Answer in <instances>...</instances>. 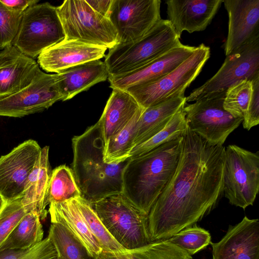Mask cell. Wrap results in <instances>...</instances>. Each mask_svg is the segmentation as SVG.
I'll use <instances>...</instances> for the list:
<instances>
[{
	"label": "cell",
	"instance_id": "1",
	"mask_svg": "<svg viewBox=\"0 0 259 259\" xmlns=\"http://www.w3.org/2000/svg\"><path fill=\"white\" fill-rule=\"evenodd\" d=\"M225 150L187 126L176 172L148 215L152 242L193 226L214 207L224 194Z\"/></svg>",
	"mask_w": 259,
	"mask_h": 259
},
{
	"label": "cell",
	"instance_id": "34",
	"mask_svg": "<svg viewBox=\"0 0 259 259\" xmlns=\"http://www.w3.org/2000/svg\"><path fill=\"white\" fill-rule=\"evenodd\" d=\"M167 240L191 255L212 243L209 232L196 225L183 229Z\"/></svg>",
	"mask_w": 259,
	"mask_h": 259
},
{
	"label": "cell",
	"instance_id": "39",
	"mask_svg": "<svg viewBox=\"0 0 259 259\" xmlns=\"http://www.w3.org/2000/svg\"><path fill=\"white\" fill-rule=\"evenodd\" d=\"M38 2V0H0V2L8 8L22 12Z\"/></svg>",
	"mask_w": 259,
	"mask_h": 259
},
{
	"label": "cell",
	"instance_id": "11",
	"mask_svg": "<svg viewBox=\"0 0 259 259\" xmlns=\"http://www.w3.org/2000/svg\"><path fill=\"white\" fill-rule=\"evenodd\" d=\"M259 76V35L226 56L217 72L186 97V102L195 101L205 96L226 92L244 79Z\"/></svg>",
	"mask_w": 259,
	"mask_h": 259
},
{
	"label": "cell",
	"instance_id": "32",
	"mask_svg": "<svg viewBox=\"0 0 259 259\" xmlns=\"http://www.w3.org/2000/svg\"><path fill=\"white\" fill-rule=\"evenodd\" d=\"M75 199L91 232L103 251L114 252L125 249L108 231L93 205L82 196Z\"/></svg>",
	"mask_w": 259,
	"mask_h": 259
},
{
	"label": "cell",
	"instance_id": "24",
	"mask_svg": "<svg viewBox=\"0 0 259 259\" xmlns=\"http://www.w3.org/2000/svg\"><path fill=\"white\" fill-rule=\"evenodd\" d=\"M49 147L41 148L40 157L30 174L21 198L28 212L36 211L40 220L47 218L49 205L48 190L52 170L49 159Z\"/></svg>",
	"mask_w": 259,
	"mask_h": 259
},
{
	"label": "cell",
	"instance_id": "27",
	"mask_svg": "<svg viewBox=\"0 0 259 259\" xmlns=\"http://www.w3.org/2000/svg\"><path fill=\"white\" fill-rule=\"evenodd\" d=\"M39 214L27 212L3 243L0 251L7 249H26L41 242L44 230Z\"/></svg>",
	"mask_w": 259,
	"mask_h": 259
},
{
	"label": "cell",
	"instance_id": "17",
	"mask_svg": "<svg viewBox=\"0 0 259 259\" xmlns=\"http://www.w3.org/2000/svg\"><path fill=\"white\" fill-rule=\"evenodd\" d=\"M229 17L227 56L259 35V0L223 1Z\"/></svg>",
	"mask_w": 259,
	"mask_h": 259
},
{
	"label": "cell",
	"instance_id": "41",
	"mask_svg": "<svg viewBox=\"0 0 259 259\" xmlns=\"http://www.w3.org/2000/svg\"><path fill=\"white\" fill-rule=\"evenodd\" d=\"M6 202L3 198L0 195V212L6 204Z\"/></svg>",
	"mask_w": 259,
	"mask_h": 259
},
{
	"label": "cell",
	"instance_id": "9",
	"mask_svg": "<svg viewBox=\"0 0 259 259\" xmlns=\"http://www.w3.org/2000/svg\"><path fill=\"white\" fill-rule=\"evenodd\" d=\"M65 37L57 7L45 2L32 6L23 12L12 45L34 59Z\"/></svg>",
	"mask_w": 259,
	"mask_h": 259
},
{
	"label": "cell",
	"instance_id": "3",
	"mask_svg": "<svg viewBox=\"0 0 259 259\" xmlns=\"http://www.w3.org/2000/svg\"><path fill=\"white\" fill-rule=\"evenodd\" d=\"M104 143L98 122L72 139L71 169L81 196L93 205L122 193V172L128 159L117 164L103 159Z\"/></svg>",
	"mask_w": 259,
	"mask_h": 259
},
{
	"label": "cell",
	"instance_id": "42",
	"mask_svg": "<svg viewBox=\"0 0 259 259\" xmlns=\"http://www.w3.org/2000/svg\"><path fill=\"white\" fill-rule=\"evenodd\" d=\"M56 259H62V258L59 257V256H57V258Z\"/></svg>",
	"mask_w": 259,
	"mask_h": 259
},
{
	"label": "cell",
	"instance_id": "26",
	"mask_svg": "<svg viewBox=\"0 0 259 259\" xmlns=\"http://www.w3.org/2000/svg\"><path fill=\"white\" fill-rule=\"evenodd\" d=\"M94 259H192L185 250L168 240L153 241L137 248L102 252Z\"/></svg>",
	"mask_w": 259,
	"mask_h": 259
},
{
	"label": "cell",
	"instance_id": "16",
	"mask_svg": "<svg viewBox=\"0 0 259 259\" xmlns=\"http://www.w3.org/2000/svg\"><path fill=\"white\" fill-rule=\"evenodd\" d=\"M107 48L64 38L42 52L37 63L44 70L56 73L67 68L105 57Z\"/></svg>",
	"mask_w": 259,
	"mask_h": 259
},
{
	"label": "cell",
	"instance_id": "29",
	"mask_svg": "<svg viewBox=\"0 0 259 259\" xmlns=\"http://www.w3.org/2000/svg\"><path fill=\"white\" fill-rule=\"evenodd\" d=\"M184 107L172 116L161 131L146 141L134 147L130 157L133 158L143 155L164 143L182 136L187 126Z\"/></svg>",
	"mask_w": 259,
	"mask_h": 259
},
{
	"label": "cell",
	"instance_id": "30",
	"mask_svg": "<svg viewBox=\"0 0 259 259\" xmlns=\"http://www.w3.org/2000/svg\"><path fill=\"white\" fill-rule=\"evenodd\" d=\"M79 196H81V193L71 168L63 164L52 170L48 190L49 204Z\"/></svg>",
	"mask_w": 259,
	"mask_h": 259
},
{
	"label": "cell",
	"instance_id": "28",
	"mask_svg": "<svg viewBox=\"0 0 259 259\" xmlns=\"http://www.w3.org/2000/svg\"><path fill=\"white\" fill-rule=\"evenodd\" d=\"M145 109L142 108L119 133L104 144L103 159L108 164H117L130 158L138 121Z\"/></svg>",
	"mask_w": 259,
	"mask_h": 259
},
{
	"label": "cell",
	"instance_id": "12",
	"mask_svg": "<svg viewBox=\"0 0 259 259\" xmlns=\"http://www.w3.org/2000/svg\"><path fill=\"white\" fill-rule=\"evenodd\" d=\"M160 0H113L109 19L117 31L119 44L136 41L161 19Z\"/></svg>",
	"mask_w": 259,
	"mask_h": 259
},
{
	"label": "cell",
	"instance_id": "6",
	"mask_svg": "<svg viewBox=\"0 0 259 259\" xmlns=\"http://www.w3.org/2000/svg\"><path fill=\"white\" fill-rule=\"evenodd\" d=\"M209 47L201 44L193 54L166 75L124 90L146 109L168 99L184 96L186 89L195 79L209 58Z\"/></svg>",
	"mask_w": 259,
	"mask_h": 259
},
{
	"label": "cell",
	"instance_id": "36",
	"mask_svg": "<svg viewBox=\"0 0 259 259\" xmlns=\"http://www.w3.org/2000/svg\"><path fill=\"white\" fill-rule=\"evenodd\" d=\"M57 256L56 250L48 236L28 249L0 251V259H56Z\"/></svg>",
	"mask_w": 259,
	"mask_h": 259
},
{
	"label": "cell",
	"instance_id": "33",
	"mask_svg": "<svg viewBox=\"0 0 259 259\" xmlns=\"http://www.w3.org/2000/svg\"><path fill=\"white\" fill-rule=\"evenodd\" d=\"M252 93V81L244 79L226 91L223 107L234 117L243 119L246 116Z\"/></svg>",
	"mask_w": 259,
	"mask_h": 259
},
{
	"label": "cell",
	"instance_id": "38",
	"mask_svg": "<svg viewBox=\"0 0 259 259\" xmlns=\"http://www.w3.org/2000/svg\"><path fill=\"white\" fill-rule=\"evenodd\" d=\"M252 81V93L247 114L242 121L243 127L249 130L259 123V76Z\"/></svg>",
	"mask_w": 259,
	"mask_h": 259
},
{
	"label": "cell",
	"instance_id": "7",
	"mask_svg": "<svg viewBox=\"0 0 259 259\" xmlns=\"http://www.w3.org/2000/svg\"><path fill=\"white\" fill-rule=\"evenodd\" d=\"M57 10L65 39L108 49L119 44L117 31L109 19L95 12L85 0H66Z\"/></svg>",
	"mask_w": 259,
	"mask_h": 259
},
{
	"label": "cell",
	"instance_id": "23",
	"mask_svg": "<svg viewBox=\"0 0 259 259\" xmlns=\"http://www.w3.org/2000/svg\"><path fill=\"white\" fill-rule=\"evenodd\" d=\"M141 108L126 91L113 89L97 122L104 144L109 138L122 130Z\"/></svg>",
	"mask_w": 259,
	"mask_h": 259
},
{
	"label": "cell",
	"instance_id": "35",
	"mask_svg": "<svg viewBox=\"0 0 259 259\" xmlns=\"http://www.w3.org/2000/svg\"><path fill=\"white\" fill-rule=\"evenodd\" d=\"M27 212L21 198L7 202L0 212V248Z\"/></svg>",
	"mask_w": 259,
	"mask_h": 259
},
{
	"label": "cell",
	"instance_id": "31",
	"mask_svg": "<svg viewBox=\"0 0 259 259\" xmlns=\"http://www.w3.org/2000/svg\"><path fill=\"white\" fill-rule=\"evenodd\" d=\"M48 237L62 259H89L82 244L62 224L51 222Z\"/></svg>",
	"mask_w": 259,
	"mask_h": 259
},
{
	"label": "cell",
	"instance_id": "5",
	"mask_svg": "<svg viewBox=\"0 0 259 259\" xmlns=\"http://www.w3.org/2000/svg\"><path fill=\"white\" fill-rule=\"evenodd\" d=\"M92 205L108 231L125 249L137 248L152 242L148 215L122 193L103 198Z\"/></svg>",
	"mask_w": 259,
	"mask_h": 259
},
{
	"label": "cell",
	"instance_id": "37",
	"mask_svg": "<svg viewBox=\"0 0 259 259\" xmlns=\"http://www.w3.org/2000/svg\"><path fill=\"white\" fill-rule=\"evenodd\" d=\"M23 12L11 10L0 2V50L12 45Z\"/></svg>",
	"mask_w": 259,
	"mask_h": 259
},
{
	"label": "cell",
	"instance_id": "10",
	"mask_svg": "<svg viewBox=\"0 0 259 259\" xmlns=\"http://www.w3.org/2000/svg\"><path fill=\"white\" fill-rule=\"evenodd\" d=\"M226 92L205 96L183 108L189 128L212 145L223 146L243 121L224 109Z\"/></svg>",
	"mask_w": 259,
	"mask_h": 259
},
{
	"label": "cell",
	"instance_id": "22",
	"mask_svg": "<svg viewBox=\"0 0 259 259\" xmlns=\"http://www.w3.org/2000/svg\"><path fill=\"white\" fill-rule=\"evenodd\" d=\"M48 212L51 222L64 225L82 244L91 258H95L102 252L103 249L91 232L75 198L50 203Z\"/></svg>",
	"mask_w": 259,
	"mask_h": 259
},
{
	"label": "cell",
	"instance_id": "18",
	"mask_svg": "<svg viewBox=\"0 0 259 259\" xmlns=\"http://www.w3.org/2000/svg\"><path fill=\"white\" fill-rule=\"evenodd\" d=\"M223 0H168L167 19L180 38L182 32L205 30L210 23Z\"/></svg>",
	"mask_w": 259,
	"mask_h": 259
},
{
	"label": "cell",
	"instance_id": "13",
	"mask_svg": "<svg viewBox=\"0 0 259 259\" xmlns=\"http://www.w3.org/2000/svg\"><path fill=\"white\" fill-rule=\"evenodd\" d=\"M62 101L55 74L40 69L31 82L19 91L0 99V116L22 117L41 112Z\"/></svg>",
	"mask_w": 259,
	"mask_h": 259
},
{
	"label": "cell",
	"instance_id": "25",
	"mask_svg": "<svg viewBox=\"0 0 259 259\" xmlns=\"http://www.w3.org/2000/svg\"><path fill=\"white\" fill-rule=\"evenodd\" d=\"M186 103L185 96H177L145 109L137 122L133 141L134 147L161 131L172 116Z\"/></svg>",
	"mask_w": 259,
	"mask_h": 259
},
{
	"label": "cell",
	"instance_id": "4",
	"mask_svg": "<svg viewBox=\"0 0 259 259\" xmlns=\"http://www.w3.org/2000/svg\"><path fill=\"white\" fill-rule=\"evenodd\" d=\"M181 44L171 23L161 19L142 38L109 49L104 61L109 77L132 71Z\"/></svg>",
	"mask_w": 259,
	"mask_h": 259
},
{
	"label": "cell",
	"instance_id": "14",
	"mask_svg": "<svg viewBox=\"0 0 259 259\" xmlns=\"http://www.w3.org/2000/svg\"><path fill=\"white\" fill-rule=\"evenodd\" d=\"M41 150L36 141L28 140L0 157V195L6 202L22 197Z\"/></svg>",
	"mask_w": 259,
	"mask_h": 259
},
{
	"label": "cell",
	"instance_id": "19",
	"mask_svg": "<svg viewBox=\"0 0 259 259\" xmlns=\"http://www.w3.org/2000/svg\"><path fill=\"white\" fill-rule=\"evenodd\" d=\"M195 49L196 47L182 44L132 71L109 77L110 88L124 90L159 78L178 67L193 54Z\"/></svg>",
	"mask_w": 259,
	"mask_h": 259
},
{
	"label": "cell",
	"instance_id": "8",
	"mask_svg": "<svg viewBox=\"0 0 259 259\" xmlns=\"http://www.w3.org/2000/svg\"><path fill=\"white\" fill-rule=\"evenodd\" d=\"M259 190V152L229 145L225 150L223 193L243 209L252 205Z\"/></svg>",
	"mask_w": 259,
	"mask_h": 259
},
{
	"label": "cell",
	"instance_id": "20",
	"mask_svg": "<svg viewBox=\"0 0 259 259\" xmlns=\"http://www.w3.org/2000/svg\"><path fill=\"white\" fill-rule=\"evenodd\" d=\"M40 69L34 59L12 45L0 50V99L28 85Z\"/></svg>",
	"mask_w": 259,
	"mask_h": 259
},
{
	"label": "cell",
	"instance_id": "21",
	"mask_svg": "<svg viewBox=\"0 0 259 259\" xmlns=\"http://www.w3.org/2000/svg\"><path fill=\"white\" fill-rule=\"evenodd\" d=\"M62 101L72 99L77 94L89 90L109 77L104 62L95 60L82 63L55 74Z\"/></svg>",
	"mask_w": 259,
	"mask_h": 259
},
{
	"label": "cell",
	"instance_id": "40",
	"mask_svg": "<svg viewBox=\"0 0 259 259\" xmlns=\"http://www.w3.org/2000/svg\"><path fill=\"white\" fill-rule=\"evenodd\" d=\"M113 0L87 1L88 4L98 14L108 18Z\"/></svg>",
	"mask_w": 259,
	"mask_h": 259
},
{
	"label": "cell",
	"instance_id": "15",
	"mask_svg": "<svg viewBox=\"0 0 259 259\" xmlns=\"http://www.w3.org/2000/svg\"><path fill=\"white\" fill-rule=\"evenodd\" d=\"M212 259H259V221L245 216L230 226L222 239L211 243Z\"/></svg>",
	"mask_w": 259,
	"mask_h": 259
},
{
	"label": "cell",
	"instance_id": "2",
	"mask_svg": "<svg viewBox=\"0 0 259 259\" xmlns=\"http://www.w3.org/2000/svg\"><path fill=\"white\" fill-rule=\"evenodd\" d=\"M183 135L145 154L130 157L122 170V194L147 215L176 172Z\"/></svg>",
	"mask_w": 259,
	"mask_h": 259
}]
</instances>
